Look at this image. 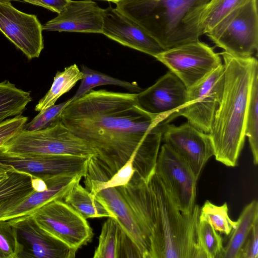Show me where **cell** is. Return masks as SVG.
Masks as SVG:
<instances>
[{"mask_svg": "<svg viewBox=\"0 0 258 258\" xmlns=\"http://www.w3.org/2000/svg\"><path fill=\"white\" fill-rule=\"evenodd\" d=\"M60 119L89 144L113 175L135 155V173L148 178L154 172L167 120L145 111L137 93L91 90L71 102Z\"/></svg>", "mask_w": 258, "mask_h": 258, "instance_id": "obj_1", "label": "cell"}, {"mask_svg": "<svg viewBox=\"0 0 258 258\" xmlns=\"http://www.w3.org/2000/svg\"><path fill=\"white\" fill-rule=\"evenodd\" d=\"M224 84L221 102L209 135L217 161L234 167L243 147L250 90L258 72L256 58L234 56L223 51Z\"/></svg>", "mask_w": 258, "mask_h": 258, "instance_id": "obj_2", "label": "cell"}, {"mask_svg": "<svg viewBox=\"0 0 258 258\" xmlns=\"http://www.w3.org/2000/svg\"><path fill=\"white\" fill-rule=\"evenodd\" d=\"M147 183L150 258H206L198 239L199 206L195 205L190 213H183L155 173Z\"/></svg>", "mask_w": 258, "mask_h": 258, "instance_id": "obj_3", "label": "cell"}, {"mask_svg": "<svg viewBox=\"0 0 258 258\" xmlns=\"http://www.w3.org/2000/svg\"><path fill=\"white\" fill-rule=\"evenodd\" d=\"M210 0H120L116 8L141 26L164 49L199 40Z\"/></svg>", "mask_w": 258, "mask_h": 258, "instance_id": "obj_4", "label": "cell"}, {"mask_svg": "<svg viewBox=\"0 0 258 258\" xmlns=\"http://www.w3.org/2000/svg\"><path fill=\"white\" fill-rule=\"evenodd\" d=\"M0 151L20 155H68L87 158L96 156L95 150L72 133L60 119L42 130H21L0 147Z\"/></svg>", "mask_w": 258, "mask_h": 258, "instance_id": "obj_5", "label": "cell"}, {"mask_svg": "<svg viewBox=\"0 0 258 258\" xmlns=\"http://www.w3.org/2000/svg\"><path fill=\"white\" fill-rule=\"evenodd\" d=\"M257 2L252 0L231 11L205 34L231 55L252 56L258 48Z\"/></svg>", "mask_w": 258, "mask_h": 258, "instance_id": "obj_6", "label": "cell"}, {"mask_svg": "<svg viewBox=\"0 0 258 258\" xmlns=\"http://www.w3.org/2000/svg\"><path fill=\"white\" fill-rule=\"evenodd\" d=\"M188 89L222 64L219 53L199 40L163 50L154 57Z\"/></svg>", "mask_w": 258, "mask_h": 258, "instance_id": "obj_7", "label": "cell"}, {"mask_svg": "<svg viewBox=\"0 0 258 258\" xmlns=\"http://www.w3.org/2000/svg\"><path fill=\"white\" fill-rule=\"evenodd\" d=\"M31 215L41 228L77 251L93 237L86 219L63 200L51 201Z\"/></svg>", "mask_w": 258, "mask_h": 258, "instance_id": "obj_8", "label": "cell"}, {"mask_svg": "<svg viewBox=\"0 0 258 258\" xmlns=\"http://www.w3.org/2000/svg\"><path fill=\"white\" fill-rule=\"evenodd\" d=\"M222 64L197 84L188 89L186 103L175 114L206 134L210 132L214 116L221 102L224 84Z\"/></svg>", "mask_w": 258, "mask_h": 258, "instance_id": "obj_9", "label": "cell"}, {"mask_svg": "<svg viewBox=\"0 0 258 258\" xmlns=\"http://www.w3.org/2000/svg\"><path fill=\"white\" fill-rule=\"evenodd\" d=\"M154 173L183 213H191L195 206L198 179L188 165L164 144L159 152Z\"/></svg>", "mask_w": 258, "mask_h": 258, "instance_id": "obj_10", "label": "cell"}, {"mask_svg": "<svg viewBox=\"0 0 258 258\" xmlns=\"http://www.w3.org/2000/svg\"><path fill=\"white\" fill-rule=\"evenodd\" d=\"M12 0H0V31L29 59L44 48L42 25L35 15L14 7Z\"/></svg>", "mask_w": 258, "mask_h": 258, "instance_id": "obj_11", "label": "cell"}, {"mask_svg": "<svg viewBox=\"0 0 258 258\" xmlns=\"http://www.w3.org/2000/svg\"><path fill=\"white\" fill-rule=\"evenodd\" d=\"M162 140L188 165L198 179L208 160L214 155L209 134L188 122L179 126L168 123Z\"/></svg>", "mask_w": 258, "mask_h": 258, "instance_id": "obj_12", "label": "cell"}, {"mask_svg": "<svg viewBox=\"0 0 258 258\" xmlns=\"http://www.w3.org/2000/svg\"><path fill=\"white\" fill-rule=\"evenodd\" d=\"M89 159L68 155H20L0 151V163L43 179L68 174H81L85 176Z\"/></svg>", "mask_w": 258, "mask_h": 258, "instance_id": "obj_13", "label": "cell"}, {"mask_svg": "<svg viewBox=\"0 0 258 258\" xmlns=\"http://www.w3.org/2000/svg\"><path fill=\"white\" fill-rule=\"evenodd\" d=\"M188 89L172 72L137 93L139 104L149 113L170 122L187 102Z\"/></svg>", "mask_w": 258, "mask_h": 258, "instance_id": "obj_14", "label": "cell"}, {"mask_svg": "<svg viewBox=\"0 0 258 258\" xmlns=\"http://www.w3.org/2000/svg\"><path fill=\"white\" fill-rule=\"evenodd\" d=\"M16 229L23 249L19 258H74L77 250L51 235L32 215L8 220Z\"/></svg>", "mask_w": 258, "mask_h": 258, "instance_id": "obj_15", "label": "cell"}, {"mask_svg": "<svg viewBox=\"0 0 258 258\" xmlns=\"http://www.w3.org/2000/svg\"><path fill=\"white\" fill-rule=\"evenodd\" d=\"M81 174L61 175L46 179L47 188L43 191L33 190L28 194L15 197L0 204V220H10L31 215L46 203L63 200L64 197L81 178Z\"/></svg>", "mask_w": 258, "mask_h": 258, "instance_id": "obj_16", "label": "cell"}, {"mask_svg": "<svg viewBox=\"0 0 258 258\" xmlns=\"http://www.w3.org/2000/svg\"><path fill=\"white\" fill-rule=\"evenodd\" d=\"M102 34L124 46L153 57L164 50L141 26L116 8L104 9Z\"/></svg>", "mask_w": 258, "mask_h": 258, "instance_id": "obj_17", "label": "cell"}, {"mask_svg": "<svg viewBox=\"0 0 258 258\" xmlns=\"http://www.w3.org/2000/svg\"><path fill=\"white\" fill-rule=\"evenodd\" d=\"M104 9L91 0H69L58 15L42 25L47 31L102 33Z\"/></svg>", "mask_w": 258, "mask_h": 258, "instance_id": "obj_18", "label": "cell"}, {"mask_svg": "<svg viewBox=\"0 0 258 258\" xmlns=\"http://www.w3.org/2000/svg\"><path fill=\"white\" fill-rule=\"evenodd\" d=\"M86 188L106 204L138 249L141 258H150V240L118 188L116 187L102 188L88 187Z\"/></svg>", "mask_w": 258, "mask_h": 258, "instance_id": "obj_19", "label": "cell"}, {"mask_svg": "<svg viewBox=\"0 0 258 258\" xmlns=\"http://www.w3.org/2000/svg\"><path fill=\"white\" fill-rule=\"evenodd\" d=\"M93 257L141 258V256L116 218L108 217L102 227Z\"/></svg>", "mask_w": 258, "mask_h": 258, "instance_id": "obj_20", "label": "cell"}, {"mask_svg": "<svg viewBox=\"0 0 258 258\" xmlns=\"http://www.w3.org/2000/svg\"><path fill=\"white\" fill-rule=\"evenodd\" d=\"M63 201L86 219L102 217L116 218L100 198L92 194L79 183L72 188Z\"/></svg>", "mask_w": 258, "mask_h": 258, "instance_id": "obj_21", "label": "cell"}, {"mask_svg": "<svg viewBox=\"0 0 258 258\" xmlns=\"http://www.w3.org/2000/svg\"><path fill=\"white\" fill-rule=\"evenodd\" d=\"M258 219V203L253 200L243 209L236 221L235 228L229 234L225 247H223L218 258H238L240 249L253 225Z\"/></svg>", "mask_w": 258, "mask_h": 258, "instance_id": "obj_22", "label": "cell"}, {"mask_svg": "<svg viewBox=\"0 0 258 258\" xmlns=\"http://www.w3.org/2000/svg\"><path fill=\"white\" fill-rule=\"evenodd\" d=\"M83 77V73L76 64L57 71L48 91L35 106V110L40 111L53 105L57 99L68 92Z\"/></svg>", "mask_w": 258, "mask_h": 258, "instance_id": "obj_23", "label": "cell"}, {"mask_svg": "<svg viewBox=\"0 0 258 258\" xmlns=\"http://www.w3.org/2000/svg\"><path fill=\"white\" fill-rule=\"evenodd\" d=\"M32 101L30 93L16 87L8 80L0 83V123L21 114Z\"/></svg>", "mask_w": 258, "mask_h": 258, "instance_id": "obj_24", "label": "cell"}, {"mask_svg": "<svg viewBox=\"0 0 258 258\" xmlns=\"http://www.w3.org/2000/svg\"><path fill=\"white\" fill-rule=\"evenodd\" d=\"M83 77L71 102L76 100L90 92L93 88L102 85H114L124 88L131 93H138L143 89L136 82H129L113 78L108 75L90 69L84 64L81 66Z\"/></svg>", "mask_w": 258, "mask_h": 258, "instance_id": "obj_25", "label": "cell"}, {"mask_svg": "<svg viewBox=\"0 0 258 258\" xmlns=\"http://www.w3.org/2000/svg\"><path fill=\"white\" fill-rule=\"evenodd\" d=\"M245 135L248 138L254 165L258 162V72L251 85L246 116Z\"/></svg>", "mask_w": 258, "mask_h": 258, "instance_id": "obj_26", "label": "cell"}, {"mask_svg": "<svg viewBox=\"0 0 258 258\" xmlns=\"http://www.w3.org/2000/svg\"><path fill=\"white\" fill-rule=\"evenodd\" d=\"M252 0H210L203 13L201 24L204 34L209 32L234 9Z\"/></svg>", "mask_w": 258, "mask_h": 258, "instance_id": "obj_27", "label": "cell"}, {"mask_svg": "<svg viewBox=\"0 0 258 258\" xmlns=\"http://www.w3.org/2000/svg\"><path fill=\"white\" fill-rule=\"evenodd\" d=\"M199 219L208 222L214 229L226 235L235 228L236 221H232L228 215L227 204L217 206L207 200L200 211Z\"/></svg>", "mask_w": 258, "mask_h": 258, "instance_id": "obj_28", "label": "cell"}, {"mask_svg": "<svg viewBox=\"0 0 258 258\" xmlns=\"http://www.w3.org/2000/svg\"><path fill=\"white\" fill-rule=\"evenodd\" d=\"M31 178L30 174L13 168L8 178L0 182V204L11 198L31 192L33 190Z\"/></svg>", "mask_w": 258, "mask_h": 258, "instance_id": "obj_29", "label": "cell"}, {"mask_svg": "<svg viewBox=\"0 0 258 258\" xmlns=\"http://www.w3.org/2000/svg\"><path fill=\"white\" fill-rule=\"evenodd\" d=\"M198 235L200 245L206 258H218L223 248L222 238L211 224L199 219Z\"/></svg>", "mask_w": 258, "mask_h": 258, "instance_id": "obj_30", "label": "cell"}, {"mask_svg": "<svg viewBox=\"0 0 258 258\" xmlns=\"http://www.w3.org/2000/svg\"><path fill=\"white\" fill-rule=\"evenodd\" d=\"M22 249L15 228L8 220H0V258H19Z\"/></svg>", "mask_w": 258, "mask_h": 258, "instance_id": "obj_31", "label": "cell"}, {"mask_svg": "<svg viewBox=\"0 0 258 258\" xmlns=\"http://www.w3.org/2000/svg\"><path fill=\"white\" fill-rule=\"evenodd\" d=\"M71 102V99H69L39 111L31 121L25 123L23 130L28 131H38L53 125L60 120L62 111Z\"/></svg>", "mask_w": 258, "mask_h": 258, "instance_id": "obj_32", "label": "cell"}, {"mask_svg": "<svg viewBox=\"0 0 258 258\" xmlns=\"http://www.w3.org/2000/svg\"><path fill=\"white\" fill-rule=\"evenodd\" d=\"M28 119L20 114L0 123V147L22 130Z\"/></svg>", "mask_w": 258, "mask_h": 258, "instance_id": "obj_33", "label": "cell"}, {"mask_svg": "<svg viewBox=\"0 0 258 258\" xmlns=\"http://www.w3.org/2000/svg\"><path fill=\"white\" fill-rule=\"evenodd\" d=\"M258 257V219L245 240L238 258Z\"/></svg>", "mask_w": 258, "mask_h": 258, "instance_id": "obj_34", "label": "cell"}, {"mask_svg": "<svg viewBox=\"0 0 258 258\" xmlns=\"http://www.w3.org/2000/svg\"><path fill=\"white\" fill-rule=\"evenodd\" d=\"M25 2L40 6L53 12L59 13L69 0H22Z\"/></svg>", "mask_w": 258, "mask_h": 258, "instance_id": "obj_35", "label": "cell"}, {"mask_svg": "<svg viewBox=\"0 0 258 258\" xmlns=\"http://www.w3.org/2000/svg\"><path fill=\"white\" fill-rule=\"evenodd\" d=\"M31 183L34 191H43L47 188V183L46 181L39 177L31 176Z\"/></svg>", "mask_w": 258, "mask_h": 258, "instance_id": "obj_36", "label": "cell"}, {"mask_svg": "<svg viewBox=\"0 0 258 258\" xmlns=\"http://www.w3.org/2000/svg\"><path fill=\"white\" fill-rule=\"evenodd\" d=\"M13 168L12 166L0 163V182L8 178Z\"/></svg>", "mask_w": 258, "mask_h": 258, "instance_id": "obj_37", "label": "cell"}, {"mask_svg": "<svg viewBox=\"0 0 258 258\" xmlns=\"http://www.w3.org/2000/svg\"><path fill=\"white\" fill-rule=\"evenodd\" d=\"M101 1H105L111 2H113V3L115 4V3H116L117 2H118L120 0H101Z\"/></svg>", "mask_w": 258, "mask_h": 258, "instance_id": "obj_38", "label": "cell"}]
</instances>
